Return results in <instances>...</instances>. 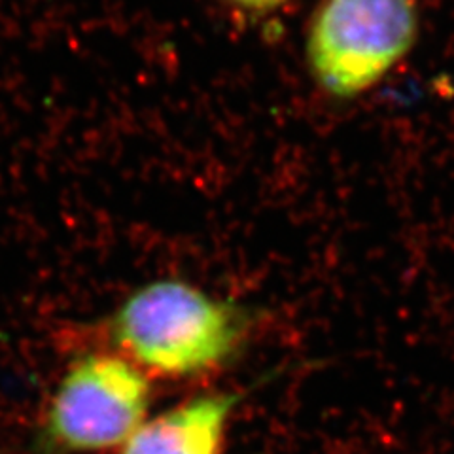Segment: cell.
I'll use <instances>...</instances> for the list:
<instances>
[{"instance_id":"cell-1","label":"cell","mask_w":454,"mask_h":454,"mask_svg":"<svg viewBox=\"0 0 454 454\" xmlns=\"http://www.w3.org/2000/svg\"><path fill=\"white\" fill-rule=\"evenodd\" d=\"M248 320L240 307L186 280L145 284L108 318L114 352L148 379H197L216 372L240 348Z\"/></svg>"},{"instance_id":"cell-2","label":"cell","mask_w":454,"mask_h":454,"mask_svg":"<svg viewBox=\"0 0 454 454\" xmlns=\"http://www.w3.org/2000/svg\"><path fill=\"white\" fill-rule=\"evenodd\" d=\"M150 379L106 348L78 352L40 411L35 454H95L120 449L148 419Z\"/></svg>"},{"instance_id":"cell-3","label":"cell","mask_w":454,"mask_h":454,"mask_svg":"<svg viewBox=\"0 0 454 454\" xmlns=\"http://www.w3.org/2000/svg\"><path fill=\"white\" fill-rule=\"evenodd\" d=\"M417 31L413 0H324L307 36L312 76L333 97H356L403 59Z\"/></svg>"},{"instance_id":"cell-4","label":"cell","mask_w":454,"mask_h":454,"mask_svg":"<svg viewBox=\"0 0 454 454\" xmlns=\"http://www.w3.org/2000/svg\"><path fill=\"white\" fill-rule=\"evenodd\" d=\"M239 397L205 394L146 419L118 454H223Z\"/></svg>"},{"instance_id":"cell-5","label":"cell","mask_w":454,"mask_h":454,"mask_svg":"<svg viewBox=\"0 0 454 454\" xmlns=\"http://www.w3.org/2000/svg\"><path fill=\"white\" fill-rule=\"evenodd\" d=\"M231 4H237L240 8L245 10H258V12H263V10H273V8H278L280 4L286 3V0H230Z\"/></svg>"}]
</instances>
